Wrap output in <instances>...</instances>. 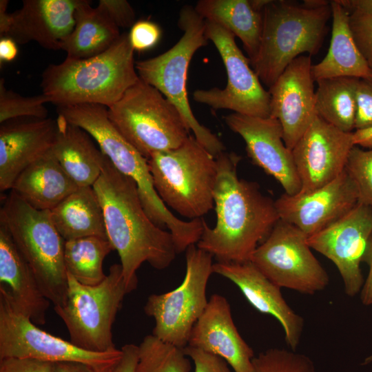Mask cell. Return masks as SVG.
<instances>
[{
  "label": "cell",
  "mask_w": 372,
  "mask_h": 372,
  "mask_svg": "<svg viewBox=\"0 0 372 372\" xmlns=\"http://www.w3.org/2000/svg\"><path fill=\"white\" fill-rule=\"evenodd\" d=\"M216 160L218 176L214 192L216 223H204L196 246L219 262H244L268 237L280 218L275 201L255 182L239 178L241 157L225 151Z\"/></svg>",
  "instance_id": "cell-1"
},
{
  "label": "cell",
  "mask_w": 372,
  "mask_h": 372,
  "mask_svg": "<svg viewBox=\"0 0 372 372\" xmlns=\"http://www.w3.org/2000/svg\"><path fill=\"white\" fill-rule=\"evenodd\" d=\"M93 188L103 209L108 240L120 257L130 293L136 288V271L143 262L162 270L175 259L172 235L151 220L136 182L120 172L107 156Z\"/></svg>",
  "instance_id": "cell-2"
},
{
  "label": "cell",
  "mask_w": 372,
  "mask_h": 372,
  "mask_svg": "<svg viewBox=\"0 0 372 372\" xmlns=\"http://www.w3.org/2000/svg\"><path fill=\"white\" fill-rule=\"evenodd\" d=\"M129 34L122 33L106 51L76 59L66 57L49 65L41 74V87L56 106L98 104L110 107L138 80Z\"/></svg>",
  "instance_id": "cell-3"
},
{
  "label": "cell",
  "mask_w": 372,
  "mask_h": 372,
  "mask_svg": "<svg viewBox=\"0 0 372 372\" xmlns=\"http://www.w3.org/2000/svg\"><path fill=\"white\" fill-rule=\"evenodd\" d=\"M331 17L330 4L310 8L292 1L270 0L262 11L260 46L251 64L261 83L269 88L301 54H316Z\"/></svg>",
  "instance_id": "cell-4"
},
{
  "label": "cell",
  "mask_w": 372,
  "mask_h": 372,
  "mask_svg": "<svg viewBox=\"0 0 372 372\" xmlns=\"http://www.w3.org/2000/svg\"><path fill=\"white\" fill-rule=\"evenodd\" d=\"M147 163L154 188L167 207L189 220L213 209L217 162L194 136L175 149L152 154Z\"/></svg>",
  "instance_id": "cell-5"
},
{
  "label": "cell",
  "mask_w": 372,
  "mask_h": 372,
  "mask_svg": "<svg viewBox=\"0 0 372 372\" xmlns=\"http://www.w3.org/2000/svg\"><path fill=\"white\" fill-rule=\"evenodd\" d=\"M0 222L30 265L45 297L54 307L63 305L68 289L65 240L50 211L34 209L10 190L0 209Z\"/></svg>",
  "instance_id": "cell-6"
},
{
  "label": "cell",
  "mask_w": 372,
  "mask_h": 372,
  "mask_svg": "<svg viewBox=\"0 0 372 372\" xmlns=\"http://www.w3.org/2000/svg\"><path fill=\"white\" fill-rule=\"evenodd\" d=\"M178 26L183 34L167 51L135 63L138 76L157 89L180 112L195 138L215 158L225 151L220 139L200 124L193 114L187 92V76L190 61L196 51L207 45L205 20L194 7L185 5L180 10Z\"/></svg>",
  "instance_id": "cell-7"
},
{
  "label": "cell",
  "mask_w": 372,
  "mask_h": 372,
  "mask_svg": "<svg viewBox=\"0 0 372 372\" xmlns=\"http://www.w3.org/2000/svg\"><path fill=\"white\" fill-rule=\"evenodd\" d=\"M56 111L67 121L87 132L114 166L136 182L143 206L156 225L167 227L174 236L185 231L187 222L175 216L158 195L147 159L113 125L107 107L98 104L59 105Z\"/></svg>",
  "instance_id": "cell-8"
},
{
  "label": "cell",
  "mask_w": 372,
  "mask_h": 372,
  "mask_svg": "<svg viewBox=\"0 0 372 372\" xmlns=\"http://www.w3.org/2000/svg\"><path fill=\"white\" fill-rule=\"evenodd\" d=\"M107 110L113 125L146 159L179 147L190 135L175 105L141 79Z\"/></svg>",
  "instance_id": "cell-9"
},
{
  "label": "cell",
  "mask_w": 372,
  "mask_h": 372,
  "mask_svg": "<svg viewBox=\"0 0 372 372\" xmlns=\"http://www.w3.org/2000/svg\"><path fill=\"white\" fill-rule=\"evenodd\" d=\"M65 304L54 307L65 323L70 342L85 350L105 353L117 349L112 329L125 296L129 293L121 264H114L105 278L94 286L79 282L68 273Z\"/></svg>",
  "instance_id": "cell-10"
},
{
  "label": "cell",
  "mask_w": 372,
  "mask_h": 372,
  "mask_svg": "<svg viewBox=\"0 0 372 372\" xmlns=\"http://www.w3.org/2000/svg\"><path fill=\"white\" fill-rule=\"evenodd\" d=\"M186 272L175 289L150 295L144 306L146 315L153 317L152 335L161 340L184 349L192 329L205 311L208 301L207 285L213 273V256L196 245L185 250Z\"/></svg>",
  "instance_id": "cell-11"
},
{
  "label": "cell",
  "mask_w": 372,
  "mask_h": 372,
  "mask_svg": "<svg viewBox=\"0 0 372 372\" xmlns=\"http://www.w3.org/2000/svg\"><path fill=\"white\" fill-rule=\"evenodd\" d=\"M121 355V349H118L105 353L85 350L41 329L16 307L6 289L0 286V359L79 362L96 372H108Z\"/></svg>",
  "instance_id": "cell-12"
},
{
  "label": "cell",
  "mask_w": 372,
  "mask_h": 372,
  "mask_svg": "<svg viewBox=\"0 0 372 372\" xmlns=\"http://www.w3.org/2000/svg\"><path fill=\"white\" fill-rule=\"evenodd\" d=\"M307 238L294 225L279 219L250 261L280 288L313 295L328 286L329 278L313 254Z\"/></svg>",
  "instance_id": "cell-13"
},
{
  "label": "cell",
  "mask_w": 372,
  "mask_h": 372,
  "mask_svg": "<svg viewBox=\"0 0 372 372\" xmlns=\"http://www.w3.org/2000/svg\"><path fill=\"white\" fill-rule=\"evenodd\" d=\"M205 37L217 49L225 67L227 83L223 89H198L193 99L214 110H229L250 116H270V94L250 67L251 61L241 52L233 33L205 20Z\"/></svg>",
  "instance_id": "cell-14"
},
{
  "label": "cell",
  "mask_w": 372,
  "mask_h": 372,
  "mask_svg": "<svg viewBox=\"0 0 372 372\" xmlns=\"http://www.w3.org/2000/svg\"><path fill=\"white\" fill-rule=\"evenodd\" d=\"M371 233L372 208L358 203L341 218L307 238L311 249L336 266L349 297L357 295L363 286L360 263Z\"/></svg>",
  "instance_id": "cell-15"
},
{
  "label": "cell",
  "mask_w": 372,
  "mask_h": 372,
  "mask_svg": "<svg viewBox=\"0 0 372 372\" xmlns=\"http://www.w3.org/2000/svg\"><path fill=\"white\" fill-rule=\"evenodd\" d=\"M351 133L316 116L291 149L301 183L298 194L312 192L332 182L344 171L354 146Z\"/></svg>",
  "instance_id": "cell-16"
},
{
  "label": "cell",
  "mask_w": 372,
  "mask_h": 372,
  "mask_svg": "<svg viewBox=\"0 0 372 372\" xmlns=\"http://www.w3.org/2000/svg\"><path fill=\"white\" fill-rule=\"evenodd\" d=\"M223 118L228 127L244 140L247 156L253 164L273 176L285 194L292 196L300 192L301 183L292 152L285 144L282 129L277 119L236 113Z\"/></svg>",
  "instance_id": "cell-17"
},
{
  "label": "cell",
  "mask_w": 372,
  "mask_h": 372,
  "mask_svg": "<svg viewBox=\"0 0 372 372\" xmlns=\"http://www.w3.org/2000/svg\"><path fill=\"white\" fill-rule=\"evenodd\" d=\"M311 56L292 61L269 88L270 116L282 127L285 145L292 149L316 116V90Z\"/></svg>",
  "instance_id": "cell-18"
},
{
  "label": "cell",
  "mask_w": 372,
  "mask_h": 372,
  "mask_svg": "<svg viewBox=\"0 0 372 372\" xmlns=\"http://www.w3.org/2000/svg\"><path fill=\"white\" fill-rule=\"evenodd\" d=\"M358 203L356 188L344 169L334 180L312 192L282 194L275 206L280 219L309 237L341 218Z\"/></svg>",
  "instance_id": "cell-19"
},
{
  "label": "cell",
  "mask_w": 372,
  "mask_h": 372,
  "mask_svg": "<svg viewBox=\"0 0 372 372\" xmlns=\"http://www.w3.org/2000/svg\"><path fill=\"white\" fill-rule=\"evenodd\" d=\"M57 131L51 118H18L0 126V190L11 189L17 176L52 149Z\"/></svg>",
  "instance_id": "cell-20"
},
{
  "label": "cell",
  "mask_w": 372,
  "mask_h": 372,
  "mask_svg": "<svg viewBox=\"0 0 372 372\" xmlns=\"http://www.w3.org/2000/svg\"><path fill=\"white\" fill-rule=\"evenodd\" d=\"M213 273L233 282L247 301L259 312L273 316L282 326L285 340L296 351L302 335L304 321L285 300L280 289L267 278L251 261L213 264Z\"/></svg>",
  "instance_id": "cell-21"
},
{
  "label": "cell",
  "mask_w": 372,
  "mask_h": 372,
  "mask_svg": "<svg viewBox=\"0 0 372 372\" xmlns=\"http://www.w3.org/2000/svg\"><path fill=\"white\" fill-rule=\"evenodd\" d=\"M187 346L222 358L234 372H253L254 350L239 333L223 296L210 297L192 329Z\"/></svg>",
  "instance_id": "cell-22"
},
{
  "label": "cell",
  "mask_w": 372,
  "mask_h": 372,
  "mask_svg": "<svg viewBox=\"0 0 372 372\" xmlns=\"http://www.w3.org/2000/svg\"><path fill=\"white\" fill-rule=\"evenodd\" d=\"M79 0H23L12 14L6 34L17 44L35 41L48 50H60L74 26Z\"/></svg>",
  "instance_id": "cell-23"
},
{
  "label": "cell",
  "mask_w": 372,
  "mask_h": 372,
  "mask_svg": "<svg viewBox=\"0 0 372 372\" xmlns=\"http://www.w3.org/2000/svg\"><path fill=\"white\" fill-rule=\"evenodd\" d=\"M0 286L16 307L35 324H44L50 300L44 295L30 265L0 222Z\"/></svg>",
  "instance_id": "cell-24"
},
{
  "label": "cell",
  "mask_w": 372,
  "mask_h": 372,
  "mask_svg": "<svg viewBox=\"0 0 372 372\" xmlns=\"http://www.w3.org/2000/svg\"><path fill=\"white\" fill-rule=\"evenodd\" d=\"M52 152L79 187H93L99 178L106 156L82 128L58 115Z\"/></svg>",
  "instance_id": "cell-25"
},
{
  "label": "cell",
  "mask_w": 372,
  "mask_h": 372,
  "mask_svg": "<svg viewBox=\"0 0 372 372\" xmlns=\"http://www.w3.org/2000/svg\"><path fill=\"white\" fill-rule=\"evenodd\" d=\"M78 188L50 149L17 176L10 190L34 209L50 211Z\"/></svg>",
  "instance_id": "cell-26"
},
{
  "label": "cell",
  "mask_w": 372,
  "mask_h": 372,
  "mask_svg": "<svg viewBox=\"0 0 372 372\" xmlns=\"http://www.w3.org/2000/svg\"><path fill=\"white\" fill-rule=\"evenodd\" d=\"M332 29L329 48L323 59L311 67L315 82L324 79H372V71L361 54L349 25V13L338 0L330 1Z\"/></svg>",
  "instance_id": "cell-27"
},
{
  "label": "cell",
  "mask_w": 372,
  "mask_h": 372,
  "mask_svg": "<svg viewBox=\"0 0 372 372\" xmlns=\"http://www.w3.org/2000/svg\"><path fill=\"white\" fill-rule=\"evenodd\" d=\"M74 26L61 43V50L71 59H84L108 50L120 37L119 28L99 6L79 0L74 11Z\"/></svg>",
  "instance_id": "cell-28"
},
{
  "label": "cell",
  "mask_w": 372,
  "mask_h": 372,
  "mask_svg": "<svg viewBox=\"0 0 372 372\" xmlns=\"http://www.w3.org/2000/svg\"><path fill=\"white\" fill-rule=\"evenodd\" d=\"M50 214L65 241L87 236L108 239L103 209L93 187H79Z\"/></svg>",
  "instance_id": "cell-29"
},
{
  "label": "cell",
  "mask_w": 372,
  "mask_h": 372,
  "mask_svg": "<svg viewBox=\"0 0 372 372\" xmlns=\"http://www.w3.org/2000/svg\"><path fill=\"white\" fill-rule=\"evenodd\" d=\"M196 11L206 21L227 29L240 39L251 61H255L262 32V12L251 7L249 0H200Z\"/></svg>",
  "instance_id": "cell-30"
},
{
  "label": "cell",
  "mask_w": 372,
  "mask_h": 372,
  "mask_svg": "<svg viewBox=\"0 0 372 372\" xmlns=\"http://www.w3.org/2000/svg\"><path fill=\"white\" fill-rule=\"evenodd\" d=\"M358 80L353 77H335L316 81L317 116L343 132H352L355 130Z\"/></svg>",
  "instance_id": "cell-31"
},
{
  "label": "cell",
  "mask_w": 372,
  "mask_h": 372,
  "mask_svg": "<svg viewBox=\"0 0 372 372\" xmlns=\"http://www.w3.org/2000/svg\"><path fill=\"white\" fill-rule=\"evenodd\" d=\"M114 250L108 239L87 236L65 241L64 260L68 273L79 282L94 286L106 277L103 265Z\"/></svg>",
  "instance_id": "cell-32"
},
{
  "label": "cell",
  "mask_w": 372,
  "mask_h": 372,
  "mask_svg": "<svg viewBox=\"0 0 372 372\" xmlns=\"http://www.w3.org/2000/svg\"><path fill=\"white\" fill-rule=\"evenodd\" d=\"M189 359L183 349L147 335L138 346L135 372H190Z\"/></svg>",
  "instance_id": "cell-33"
},
{
  "label": "cell",
  "mask_w": 372,
  "mask_h": 372,
  "mask_svg": "<svg viewBox=\"0 0 372 372\" xmlns=\"http://www.w3.org/2000/svg\"><path fill=\"white\" fill-rule=\"evenodd\" d=\"M47 103L50 102L44 94L23 96L8 90L4 79H0V123L18 118H46Z\"/></svg>",
  "instance_id": "cell-34"
},
{
  "label": "cell",
  "mask_w": 372,
  "mask_h": 372,
  "mask_svg": "<svg viewBox=\"0 0 372 372\" xmlns=\"http://www.w3.org/2000/svg\"><path fill=\"white\" fill-rule=\"evenodd\" d=\"M253 372H316L313 360L296 351L271 348L252 361Z\"/></svg>",
  "instance_id": "cell-35"
},
{
  "label": "cell",
  "mask_w": 372,
  "mask_h": 372,
  "mask_svg": "<svg viewBox=\"0 0 372 372\" xmlns=\"http://www.w3.org/2000/svg\"><path fill=\"white\" fill-rule=\"evenodd\" d=\"M345 171L355 185L358 203L372 208V149L364 150L353 146Z\"/></svg>",
  "instance_id": "cell-36"
},
{
  "label": "cell",
  "mask_w": 372,
  "mask_h": 372,
  "mask_svg": "<svg viewBox=\"0 0 372 372\" xmlns=\"http://www.w3.org/2000/svg\"><path fill=\"white\" fill-rule=\"evenodd\" d=\"M349 14V25L354 41L372 71V16Z\"/></svg>",
  "instance_id": "cell-37"
},
{
  "label": "cell",
  "mask_w": 372,
  "mask_h": 372,
  "mask_svg": "<svg viewBox=\"0 0 372 372\" xmlns=\"http://www.w3.org/2000/svg\"><path fill=\"white\" fill-rule=\"evenodd\" d=\"M128 34L134 50L143 52L154 48L158 43L162 32L156 23L142 19L134 24Z\"/></svg>",
  "instance_id": "cell-38"
},
{
  "label": "cell",
  "mask_w": 372,
  "mask_h": 372,
  "mask_svg": "<svg viewBox=\"0 0 372 372\" xmlns=\"http://www.w3.org/2000/svg\"><path fill=\"white\" fill-rule=\"evenodd\" d=\"M355 130L372 126V79H359Z\"/></svg>",
  "instance_id": "cell-39"
},
{
  "label": "cell",
  "mask_w": 372,
  "mask_h": 372,
  "mask_svg": "<svg viewBox=\"0 0 372 372\" xmlns=\"http://www.w3.org/2000/svg\"><path fill=\"white\" fill-rule=\"evenodd\" d=\"M183 351L194 362V372H232L228 363L218 355L189 346Z\"/></svg>",
  "instance_id": "cell-40"
},
{
  "label": "cell",
  "mask_w": 372,
  "mask_h": 372,
  "mask_svg": "<svg viewBox=\"0 0 372 372\" xmlns=\"http://www.w3.org/2000/svg\"><path fill=\"white\" fill-rule=\"evenodd\" d=\"M98 6L107 12L118 28H131L136 22L135 12L126 0H100Z\"/></svg>",
  "instance_id": "cell-41"
},
{
  "label": "cell",
  "mask_w": 372,
  "mask_h": 372,
  "mask_svg": "<svg viewBox=\"0 0 372 372\" xmlns=\"http://www.w3.org/2000/svg\"><path fill=\"white\" fill-rule=\"evenodd\" d=\"M54 363L30 358L0 359V372H53Z\"/></svg>",
  "instance_id": "cell-42"
},
{
  "label": "cell",
  "mask_w": 372,
  "mask_h": 372,
  "mask_svg": "<svg viewBox=\"0 0 372 372\" xmlns=\"http://www.w3.org/2000/svg\"><path fill=\"white\" fill-rule=\"evenodd\" d=\"M121 349V358L108 372H135L138 361V346L127 344Z\"/></svg>",
  "instance_id": "cell-43"
},
{
  "label": "cell",
  "mask_w": 372,
  "mask_h": 372,
  "mask_svg": "<svg viewBox=\"0 0 372 372\" xmlns=\"http://www.w3.org/2000/svg\"><path fill=\"white\" fill-rule=\"evenodd\" d=\"M369 267V273L360 291L362 303L366 306L372 305V233L369 239L363 258Z\"/></svg>",
  "instance_id": "cell-44"
},
{
  "label": "cell",
  "mask_w": 372,
  "mask_h": 372,
  "mask_svg": "<svg viewBox=\"0 0 372 372\" xmlns=\"http://www.w3.org/2000/svg\"><path fill=\"white\" fill-rule=\"evenodd\" d=\"M349 13L362 16H372V0H338Z\"/></svg>",
  "instance_id": "cell-45"
},
{
  "label": "cell",
  "mask_w": 372,
  "mask_h": 372,
  "mask_svg": "<svg viewBox=\"0 0 372 372\" xmlns=\"http://www.w3.org/2000/svg\"><path fill=\"white\" fill-rule=\"evenodd\" d=\"M17 43L11 38L0 39V63L12 61L18 54Z\"/></svg>",
  "instance_id": "cell-46"
},
{
  "label": "cell",
  "mask_w": 372,
  "mask_h": 372,
  "mask_svg": "<svg viewBox=\"0 0 372 372\" xmlns=\"http://www.w3.org/2000/svg\"><path fill=\"white\" fill-rule=\"evenodd\" d=\"M351 134L354 146L372 149V126L355 129Z\"/></svg>",
  "instance_id": "cell-47"
},
{
  "label": "cell",
  "mask_w": 372,
  "mask_h": 372,
  "mask_svg": "<svg viewBox=\"0 0 372 372\" xmlns=\"http://www.w3.org/2000/svg\"><path fill=\"white\" fill-rule=\"evenodd\" d=\"M53 372H96L90 366L79 362L54 363Z\"/></svg>",
  "instance_id": "cell-48"
},
{
  "label": "cell",
  "mask_w": 372,
  "mask_h": 372,
  "mask_svg": "<svg viewBox=\"0 0 372 372\" xmlns=\"http://www.w3.org/2000/svg\"><path fill=\"white\" fill-rule=\"evenodd\" d=\"M8 0L0 1V37H4L10 25L12 14L7 12Z\"/></svg>",
  "instance_id": "cell-49"
},
{
  "label": "cell",
  "mask_w": 372,
  "mask_h": 372,
  "mask_svg": "<svg viewBox=\"0 0 372 372\" xmlns=\"http://www.w3.org/2000/svg\"><path fill=\"white\" fill-rule=\"evenodd\" d=\"M330 4L329 1L325 0H304L303 5L310 8H318L328 6Z\"/></svg>",
  "instance_id": "cell-50"
},
{
  "label": "cell",
  "mask_w": 372,
  "mask_h": 372,
  "mask_svg": "<svg viewBox=\"0 0 372 372\" xmlns=\"http://www.w3.org/2000/svg\"><path fill=\"white\" fill-rule=\"evenodd\" d=\"M269 1L270 0H249L251 7L258 12H262Z\"/></svg>",
  "instance_id": "cell-51"
},
{
  "label": "cell",
  "mask_w": 372,
  "mask_h": 372,
  "mask_svg": "<svg viewBox=\"0 0 372 372\" xmlns=\"http://www.w3.org/2000/svg\"><path fill=\"white\" fill-rule=\"evenodd\" d=\"M371 362H372V354H371V355H369V357H367V358L364 360V362H363V364H369V363Z\"/></svg>",
  "instance_id": "cell-52"
}]
</instances>
